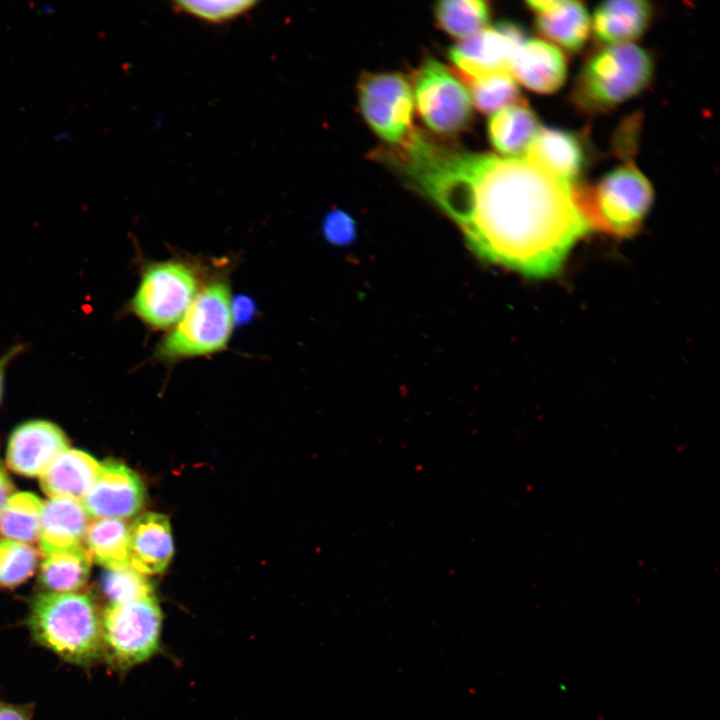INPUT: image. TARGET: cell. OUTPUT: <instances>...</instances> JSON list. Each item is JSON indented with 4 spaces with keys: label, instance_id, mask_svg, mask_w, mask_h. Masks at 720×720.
<instances>
[{
    "label": "cell",
    "instance_id": "83f0119b",
    "mask_svg": "<svg viewBox=\"0 0 720 720\" xmlns=\"http://www.w3.org/2000/svg\"><path fill=\"white\" fill-rule=\"evenodd\" d=\"M174 8L210 23L232 20L250 9L257 2L251 0L225 1H175Z\"/></svg>",
    "mask_w": 720,
    "mask_h": 720
},
{
    "label": "cell",
    "instance_id": "277c9868",
    "mask_svg": "<svg viewBox=\"0 0 720 720\" xmlns=\"http://www.w3.org/2000/svg\"><path fill=\"white\" fill-rule=\"evenodd\" d=\"M575 197L591 224L616 237L638 231L653 202V189L632 164L610 171L596 187L573 184Z\"/></svg>",
    "mask_w": 720,
    "mask_h": 720
},
{
    "label": "cell",
    "instance_id": "f1b7e54d",
    "mask_svg": "<svg viewBox=\"0 0 720 720\" xmlns=\"http://www.w3.org/2000/svg\"><path fill=\"white\" fill-rule=\"evenodd\" d=\"M322 230L329 242L339 246L352 243L357 235L353 217L341 209H333L325 216Z\"/></svg>",
    "mask_w": 720,
    "mask_h": 720
},
{
    "label": "cell",
    "instance_id": "cb8c5ba5",
    "mask_svg": "<svg viewBox=\"0 0 720 720\" xmlns=\"http://www.w3.org/2000/svg\"><path fill=\"white\" fill-rule=\"evenodd\" d=\"M490 8L481 0H447L434 5V16L439 27L457 38L469 37L478 32L489 19Z\"/></svg>",
    "mask_w": 720,
    "mask_h": 720
},
{
    "label": "cell",
    "instance_id": "4fadbf2b",
    "mask_svg": "<svg viewBox=\"0 0 720 720\" xmlns=\"http://www.w3.org/2000/svg\"><path fill=\"white\" fill-rule=\"evenodd\" d=\"M174 554L169 519L166 515L147 512L129 526L130 568L144 575L163 572Z\"/></svg>",
    "mask_w": 720,
    "mask_h": 720
},
{
    "label": "cell",
    "instance_id": "30bf717a",
    "mask_svg": "<svg viewBox=\"0 0 720 720\" xmlns=\"http://www.w3.org/2000/svg\"><path fill=\"white\" fill-rule=\"evenodd\" d=\"M526 40L524 29L510 21L483 27L449 48L457 74L469 82L495 73H509L513 56Z\"/></svg>",
    "mask_w": 720,
    "mask_h": 720
},
{
    "label": "cell",
    "instance_id": "4dcf8cb0",
    "mask_svg": "<svg viewBox=\"0 0 720 720\" xmlns=\"http://www.w3.org/2000/svg\"><path fill=\"white\" fill-rule=\"evenodd\" d=\"M231 307L233 320L246 322L253 315L254 305L247 297H238Z\"/></svg>",
    "mask_w": 720,
    "mask_h": 720
},
{
    "label": "cell",
    "instance_id": "3957f363",
    "mask_svg": "<svg viewBox=\"0 0 720 720\" xmlns=\"http://www.w3.org/2000/svg\"><path fill=\"white\" fill-rule=\"evenodd\" d=\"M652 75L653 61L646 50L629 42L611 44L586 62L574 99L588 112L608 111L639 94Z\"/></svg>",
    "mask_w": 720,
    "mask_h": 720
},
{
    "label": "cell",
    "instance_id": "7402d4cb",
    "mask_svg": "<svg viewBox=\"0 0 720 720\" xmlns=\"http://www.w3.org/2000/svg\"><path fill=\"white\" fill-rule=\"evenodd\" d=\"M92 557L84 545L45 557L41 586L49 593H75L87 582Z\"/></svg>",
    "mask_w": 720,
    "mask_h": 720
},
{
    "label": "cell",
    "instance_id": "ac0fdd59",
    "mask_svg": "<svg viewBox=\"0 0 720 720\" xmlns=\"http://www.w3.org/2000/svg\"><path fill=\"white\" fill-rule=\"evenodd\" d=\"M101 463L76 449L62 452L40 475L43 492L50 498L82 500L95 482Z\"/></svg>",
    "mask_w": 720,
    "mask_h": 720
},
{
    "label": "cell",
    "instance_id": "ffe728a7",
    "mask_svg": "<svg viewBox=\"0 0 720 720\" xmlns=\"http://www.w3.org/2000/svg\"><path fill=\"white\" fill-rule=\"evenodd\" d=\"M539 129L537 116L523 101L498 110L488 122L492 146L511 158L525 155Z\"/></svg>",
    "mask_w": 720,
    "mask_h": 720
},
{
    "label": "cell",
    "instance_id": "484cf974",
    "mask_svg": "<svg viewBox=\"0 0 720 720\" xmlns=\"http://www.w3.org/2000/svg\"><path fill=\"white\" fill-rule=\"evenodd\" d=\"M38 552L27 543L0 541V587L12 588L26 581L35 571Z\"/></svg>",
    "mask_w": 720,
    "mask_h": 720
},
{
    "label": "cell",
    "instance_id": "1f68e13d",
    "mask_svg": "<svg viewBox=\"0 0 720 720\" xmlns=\"http://www.w3.org/2000/svg\"><path fill=\"white\" fill-rule=\"evenodd\" d=\"M13 484L0 465V513L8 499L13 495Z\"/></svg>",
    "mask_w": 720,
    "mask_h": 720
},
{
    "label": "cell",
    "instance_id": "d6a6232c",
    "mask_svg": "<svg viewBox=\"0 0 720 720\" xmlns=\"http://www.w3.org/2000/svg\"><path fill=\"white\" fill-rule=\"evenodd\" d=\"M17 352H18V350H17V348H16V349L10 351L8 354H6L5 356H3L2 358H0V400H1L2 391H3V380H4L5 368H6V366H7V363L9 362V360H10Z\"/></svg>",
    "mask_w": 720,
    "mask_h": 720
},
{
    "label": "cell",
    "instance_id": "d6986e66",
    "mask_svg": "<svg viewBox=\"0 0 720 720\" xmlns=\"http://www.w3.org/2000/svg\"><path fill=\"white\" fill-rule=\"evenodd\" d=\"M652 17L649 2L613 0L601 3L593 13L592 26L596 38L610 44L627 43L639 38Z\"/></svg>",
    "mask_w": 720,
    "mask_h": 720
},
{
    "label": "cell",
    "instance_id": "52a82bcc",
    "mask_svg": "<svg viewBox=\"0 0 720 720\" xmlns=\"http://www.w3.org/2000/svg\"><path fill=\"white\" fill-rule=\"evenodd\" d=\"M361 113L370 128L394 148L405 145L417 129L413 124L412 88L401 73L361 74L358 82Z\"/></svg>",
    "mask_w": 720,
    "mask_h": 720
},
{
    "label": "cell",
    "instance_id": "2e32d148",
    "mask_svg": "<svg viewBox=\"0 0 720 720\" xmlns=\"http://www.w3.org/2000/svg\"><path fill=\"white\" fill-rule=\"evenodd\" d=\"M90 517L80 500L50 498L43 503L39 548L46 556L83 545Z\"/></svg>",
    "mask_w": 720,
    "mask_h": 720
},
{
    "label": "cell",
    "instance_id": "603a6c76",
    "mask_svg": "<svg viewBox=\"0 0 720 720\" xmlns=\"http://www.w3.org/2000/svg\"><path fill=\"white\" fill-rule=\"evenodd\" d=\"M43 502L34 494H13L0 513V534L6 539L32 543L39 538Z\"/></svg>",
    "mask_w": 720,
    "mask_h": 720
},
{
    "label": "cell",
    "instance_id": "e0dca14e",
    "mask_svg": "<svg viewBox=\"0 0 720 720\" xmlns=\"http://www.w3.org/2000/svg\"><path fill=\"white\" fill-rule=\"evenodd\" d=\"M524 156L571 184L576 182L585 164L579 138L554 128L540 127Z\"/></svg>",
    "mask_w": 720,
    "mask_h": 720
},
{
    "label": "cell",
    "instance_id": "9c48e42d",
    "mask_svg": "<svg viewBox=\"0 0 720 720\" xmlns=\"http://www.w3.org/2000/svg\"><path fill=\"white\" fill-rule=\"evenodd\" d=\"M418 114L425 125L442 135L457 134L472 120L468 90L439 61L428 58L420 66L414 81Z\"/></svg>",
    "mask_w": 720,
    "mask_h": 720
},
{
    "label": "cell",
    "instance_id": "ba28073f",
    "mask_svg": "<svg viewBox=\"0 0 720 720\" xmlns=\"http://www.w3.org/2000/svg\"><path fill=\"white\" fill-rule=\"evenodd\" d=\"M197 289L198 278L189 265L178 261L155 263L143 273L131 307L151 327L168 328L183 317Z\"/></svg>",
    "mask_w": 720,
    "mask_h": 720
},
{
    "label": "cell",
    "instance_id": "7c38bea8",
    "mask_svg": "<svg viewBox=\"0 0 720 720\" xmlns=\"http://www.w3.org/2000/svg\"><path fill=\"white\" fill-rule=\"evenodd\" d=\"M69 441L51 422L33 420L19 425L9 438L8 467L23 476H40L65 450Z\"/></svg>",
    "mask_w": 720,
    "mask_h": 720
},
{
    "label": "cell",
    "instance_id": "6da1fadb",
    "mask_svg": "<svg viewBox=\"0 0 720 720\" xmlns=\"http://www.w3.org/2000/svg\"><path fill=\"white\" fill-rule=\"evenodd\" d=\"M392 160L458 224L475 254L526 277L557 274L593 230L573 184L525 156L465 152L419 130Z\"/></svg>",
    "mask_w": 720,
    "mask_h": 720
},
{
    "label": "cell",
    "instance_id": "5bb4252c",
    "mask_svg": "<svg viewBox=\"0 0 720 720\" xmlns=\"http://www.w3.org/2000/svg\"><path fill=\"white\" fill-rule=\"evenodd\" d=\"M510 72L530 90L550 94L564 84L567 64L555 46L538 39H526L513 56Z\"/></svg>",
    "mask_w": 720,
    "mask_h": 720
},
{
    "label": "cell",
    "instance_id": "9a60e30c",
    "mask_svg": "<svg viewBox=\"0 0 720 720\" xmlns=\"http://www.w3.org/2000/svg\"><path fill=\"white\" fill-rule=\"evenodd\" d=\"M526 4L534 12L536 27L543 36L570 52L584 46L590 32V19L583 3L533 0Z\"/></svg>",
    "mask_w": 720,
    "mask_h": 720
},
{
    "label": "cell",
    "instance_id": "44dd1931",
    "mask_svg": "<svg viewBox=\"0 0 720 720\" xmlns=\"http://www.w3.org/2000/svg\"><path fill=\"white\" fill-rule=\"evenodd\" d=\"M92 560L106 567H130L129 525L122 519L103 518L90 522L84 537Z\"/></svg>",
    "mask_w": 720,
    "mask_h": 720
},
{
    "label": "cell",
    "instance_id": "4316f807",
    "mask_svg": "<svg viewBox=\"0 0 720 720\" xmlns=\"http://www.w3.org/2000/svg\"><path fill=\"white\" fill-rule=\"evenodd\" d=\"M101 587L110 603H125L153 595L152 584L146 575L130 567L107 569Z\"/></svg>",
    "mask_w": 720,
    "mask_h": 720
},
{
    "label": "cell",
    "instance_id": "d4e9b609",
    "mask_svg": "<svg viewBox=\"0 0 720 720\" xmlns=\"http://www.w3.org/2000/svg\"><path fill=\"white\" fill-rule=\"evenodd\" d=\"M467 83L475 107L483 113L522 101L518 86L509 73L490 74Z\"/></svg>",
    "mask_w": 720,
    "mask_h": 720
},
{
    "label": "cell",
    "instance_id": "5b68a950",
    "mask_svg": "<svg viewBox=\"0 0 720 720\" xmlns=\"http://www.w3.org/2000/svg\"><path fill=\"white\" fill-rule=\"evenodd\" d=\"M231 305L230 290L224 282L208 284L161 341L156 351L158 358L177 360L223 350L232 332Z\"/></svg>",
    "mask_w": 720,
    "mask_h": 720
},
{
    "label": "cell",
    "instance_id": "f546056e",
    "mask_svg": "<svg viewBox=\"0 0 720 720\" xmlns=\"http://www.w3.org/2000/svg\"><path fill=\"white\" fill-rule=\"evenodd\" d=\"M32 706L0 703V720H31Z\"/></svg>",
    "mask_w": 720,
    "mask_h": 720
},
{
    "label": "cell",
    "instance_id": "8992f818",
    "mask_svg": "<svg viewBox=\"0 0 720 720\" xmlns=\"http://www.w3.org/2000/svg\"><path fill=\"white\" fill-rule=\"evenodd\" d=\"M102 620V655L119 670L151 657L158 649L162 615L151 595L125 603H110Z\"/></svg>",
    "mask_w": 720,
    "mask_h": 720
},
{
    "label": "cell",
    "instance_id": "8fae6325",
    "mask_svg": "<svg viewBox=\"0 0 720 720\" xmlns=\"http://www.w3.org/2000/svg\"><path fill=\"white\" fill-rule=\"evenodd\" d=\"M145 497V487L133 470L121 462L107 460L101 464L95 482L81 503L90 518L123 520L142 509Z\"/></svg>",
    "mask_w": 720,
    "mask_h": 720
},
{
    "label": "cell",
    "instance_id": "7a4b0ae2",
    "mask_svg": "<svg viewBox=\"0 0 720 720\" xmlns=\"http://www.w3.org/2000/svg\"><path fill=\"white\" fill-rule=\"evenodd\" d=\"M29 627L35 641L69 663L89 666L102 656L101 614L88 594H39Z\"/></svg>",
    "mask_w": 720,
    "mask_h": 720
}]
</instances>
